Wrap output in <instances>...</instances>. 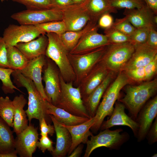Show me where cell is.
I'll return each mask as SVG.
<instances>
[{"label":"cell","instance_id":"cell-1","mask_svg":"<svg viewBox=\"0 0 157 157\" xmlns=\"http://www.w3.org/2000/svg\"><path fill=\"white\" fill-rule=\"evenodd\" d=\"M12 75L16 85L25 88L28 92V107L25 112L29 124L33 119L40 122L44 118L47 124H50L51 120L49 115L46 113L47 101L42 96L33 82L23 75L19 70H14Z\"/></svg>","mask_w":157,"mask_h":157},{"label":"cell","instance_id":"cell-2","mask_svg":"<svg viewBox=\"0 0 157 157\" xmlns=\"http://www.w3.org/2000/svg\"><path fill=\"white\" fill-rule=\"evenodd\" d=\"M131 82L124 71H119L116 78L104 92L102 100L98 107L94 116L95 122L90 129L94 133H96L100 129L105 117L111 115L114 105L119 98L121 90Z\"/></svg>","mask_w":157,"mask_h":157},{"label":"cell","instance_id":"cell-3","mask_svg":"<svg viewBox=\"0 0 157 157\" xmlns=\"http://www.w3.org/2000/svg\"><path fill=\"white\" fill-rule=\"evenodd\" d=\"M157 91V79L143 82L125 88V94L118 101L123 103L129 111L131 117L136 121L138 114L145 104L156 95Z\"/></svg>","mask_w":157,"mask_h":157},{"label":"cell","instance_id":"cell-4","mask_svg":"<svg viewBox=\"0 0 157 157\" xmlns=\"http://www.w3.org/2000/svg\"><path fill=\"white\" fill-rule=\"evenodd\" d=\"M46 35L48 44L45 56L56 65L60 75L66 82L74 83L75 75L69 59V51L58 35L52 33H47Z\"/></svg>","mask_w":157,"mask_h":157},{"label":"cell","instance_id":"cell-5","mask_svg":"<svg viewBox=\"0 0 157 157\" xmlns=\"http://www.w3.org/2000/svg\"><path fill=\"white\" fill-rule=\"evenodd\" d=\"M61 91L55 106L74 115L91 118L82 100L78 86L74 87L73 82H66L60 74Z\"/></svg>","mask_w":157,"mask_h":157},{"label":"cell","instance_id":"cell-6","mask_svg":"<svg viewBox=\"0 0 157 157\" xmlns=\"http://www.w3.org/2000/svg\"><path fill=\"white\" fill-rule=\"evenodd\" d=\"M121 128L113 130L106 129L101 131L96 135L91 136L87 141L84 157H89L92 152L97 148L105 147L113 150L119 149L122 145L129 139L128 133H122Z\"/></svg>","mask_w":157,"mask_h":157},{"label":"cell","instance_id":"cell-7","mask_svg":"<svg viewBox=\"0 0 157 157\" xmlns=\"http://www.w3.org/2000/svg\"><path fill=\"white\" fill-rule=\"evenodd\" d=\"M134 45L129 42L111 44L107 46L101 61L110 71H120L131 58Z\"/></svg>","mask_w":157,"mask_h":157},{"label":"cell","instance_id":"cell-8","mask_svg":"<svg viewBox=\"0 0 157 157\" xmlns=\"http://www.w3.org/2000/svg\"><path fill=\"white\" fill-rule=\"evenodd\" d=\"M107 45L82 54L69 53V59L75 75V85L78 86L83 78L101 60Z\"/></svg>","mask_w":157,"mask_h":157},{"label":"cell","instance_id":"cell-9","mask_svg":"<svg viewBox=\"0 0 157 157\" xmlns=\"http://www.w3.org/2000/svg\"><path fill=\"white\" fill-rule=\"evenodd\" d=\"M11 17L20 24L35 26L51 21L62 20V13L60 9L56 8L26 9L13 14Z\"/></svg>","mask_w":157,"mask_h":157},{"label":"cell","instance_id":"cell-10","mask_svg":"<svg viewBox=\"0 0 157 157\" xmlns=\"http://www.w3.org/2000/svg\"><path fill=\"white\" fill-rule=\"evenodd\" d=\"M42 79L45 83L44 91L48 101L56 106L61 91L60 73L55 63L46 57Z\"/></svg>","mask_w":157,"mask_h":157},{"label":"cell","instance_id":"cell-11","mask_svg":"<svg viewBox=\"0 0 157 157\" xmlns=\"http://www.w3.org/2000/svg\"><path fill=\"white\" fill-rule=\"evenodd\" d=\"M42 34H44L34 25L12 24L4 30L2 38L7 47L28 42Z\"/></svg>","mask_w":157,"mask_h":157},{"label":"cell","instance_id":"cell-12","mask_svg":"<svg viewBox=\"0 0 157 157\" xmlns=\"http://www.w3.org/2000/svg\"><path fill=\"white\" fill-rule=\"evenodd\" d=\"M62 21L66 31H75L83 28L91 21L89 14L84 2L78 4H72L61 8Z\"/></svg>","mask_w":157,"mask_h":157},{"label":"cell","instance_id":"cell-13","mask_svg":"<svg viewBox=\"0 0 157 157\" xmlns=\"http://www.w3.org/2000/svg\"><path fill=\"white\" fill-rule=\"evenodd\" d=\"M15 139V147L20 157H32L37 148L39 139L38 128L29 124Z\"/></svg>","mask_w":157,"mask_h":157},{"label":"cell","instance_id":"cell-14","mask_svg":"<svg viewBox=\"0 0 157 157\" xmlns=\"http://www.w3.org/2000/svg\"><path fill=\"white\" fill-rule=\"evenodd\" d=\"M99 28L97 24L84 35L69 53L72 54H83L111 44L105 35L98 32Z\"/></svg>","mask_w":157,"mask_h":157},{"label":"cell","instance_id":"cell-15","mask_svg":"<svg viewBox=\"0 0 157 157\" xmlns=\"http://www.w3.org/2000/svg\"><path fill=\"white\" fill-rule=\"evenodd\" d=\"M157 116V96L148 101L139 112L136 121L139 125L136 138L140 142L146 138L154 119Z\"/></svg>","mask_w":157,"mask_h":157},{"label":"cell","instance_id":"cell-16","mask_svg":"<svg viewBox=\"0 0 157 157\" xmlns=\"http://www.w3.org/2000/svg\"><path fill=\"white\" fill-rule=\"evenodd\" d=\"M110 71L100 60L83 78L78 86L83 101L102 82Z\"/></svg>","mask_w":157,"mask_h":157},{"label":"cell","instance_id":"cell-17","mask_svg":"<svg viewBox=\"0 0 157 157\" xmlns=\"http://www.w3.org/2000/svg\"><path fill=\"white\" fill-rule=\"evenodd\" d=\"M125 108L123 103L118 101H116L113 111L109 118L106 121H103L100 129L103 130L115 126H126L131 129L136 137L138 130V124L136 121L125 113Z\"/></svg>","mask_w":157,"mask_h":157},{"label":"cell","instance_id":"cell-18","mask_svg":"<svg viewBox=\"0 0 157 157\" xmlns=\"http://www.w3.org/2000/svg\"><path fill=\"white\" fill-rule=\"evenodd\" d=\"M133 45V53L120 71L145 66L149 63L157 55V48L151 47L146 43Z\"/></svg>","mask_w":157,"mask_h":157},{"label":"cell","instance_id":"cell-19","mask_svg":"<svg viewBox=\"0 0 157 157\" xmlns=\"http://www.w3.org/2000/svg\"><path fill=\"white\" fill-rule=\"evenodd\" d=\"M46 60L45 56L41 55L29 60L26 65L19 71L24 76L33 82L43 98L48 101L42 81V73Z\"/></svg>","mask_w":157,"mask_h":157},{"label":"cell","instance_id":"cell-20","mask_svg":"<svg viewBox=\"0 0 157 157\" xmlns=\"http://www.w3.org/2000/svg\"><path fill=\"white\" fill-rule=\"evenodd\" d=\"M124 14L136 28L153 27L156 28L157 27L154 21L156 15L146 5L140 8L125 9Z\"/></svg>","mask_w":157,"mask_h":157},{"label":"cell","instance_id":"cell-21","mask_svg":"<svg viewBox=\"0 0 157 157\" xmlns=\"http://www.w3.org/2000/svg\"><path fill=\"white\" fill-rule=\"evenodd\" d=\"M95 122L94 116L76 125L67 126L61 124L67 129L72 138V143L68 153V156L78 145L81 143L86 144L89 140L88 137L93 135L90 130Z\"/></svg>","mask_w":157,"mask_h":157},{"label":"cell","instance_id":"cell-22","mask_svg":"<svg viewBox=\"0 0 157 157\" xmlns=\"http://www.w3.org/2000/svg\"><path fill=\"white\" fill-rule=\"evenodd\" d=\"M49 116L53 123L56 137L55 148L51 153L53 157H63L68 154L72 143V138L68 130L58 122L51 115Z\"/></svg>","mask_w":157,"mask_h":157},{"label":"cell","instance_id":"cell-23","mask_svg":"<svg viewBox=\"0 0 157 157\" xmlns=\"http://www.w3.org/2000/svg\"><path fill=\"white\" fill-rule=\"evenodd\" d=\"M115 72L110 71L102 82L83 101L91 118L94 116L101 97L114 78Z\"/></svg>","mask_w":157,"mask_h":157},{"label":"cell","instance_id":"cell-24","mask_svg":"<svg viewBox=\"0 0 157 157\" xmlns=\"http://www.w3.org/2000/svg\"><path fill=\"white\" fill-rule=\"evenodd\" d=\"M48 44L46 35L42 34L33 40L19 43L15 46L30 60L42 55H45Z\"/></svg>","mask_w":157,"mask_h":157},{"label":"cell","instance_id":"cell-25","mask_svg":"<svg viewBox=\"0 0 157 157\" xmlns=\"http://www.w3.org/2000/svg\"><path fill=\"white\" fill-rule=\"evenodd\" d=\"M12 101L15 110L13 128L14 132L17 135L28 126L27 115L24 109L27 101L22 94L15 96Z\"/></svg>","mask_w":157,"mask_h":157},{"label":"cell","instance_id":"cell-26","mask_svg":"<svg viewBox=\"0 0 157 157\" xmlns=\"http://www.w3.org/2000/svg\"><path fill=\"white\" fill-rule=\"evenodd\" d=\"M46 113L52 115L56 120L61 124L67 126H74L82 123L90 118L77 116L65 110L56 107L47 101Z\"/></svg>","mask_w":157,"mask_h":157},{"label":"cell","instance_id":"cell-27","mask_svg":"<svg viewBox=\"0 0 157 157\" xmlns=\"http://www.w3.org/2000/svg\"><path fill=\"white\" fill-rule=\"evenodd\" d=\"M131 81L142 82L151 80L157 72V55L147 65L123 71Z\"/></svg>","mask_w":157,"mask_h":157},{"label":"cell","instance_id":"cell-28","mask_svg":"<svg viewBox=\"0 0 157 157\" xmlns=\"http://www.w3.org/2000/svg\"><path fill=\"white\" fill-rule=\"evenodd\" d=\"M91 21L97 22L99 18L106 13H116V9L112 7L110 0H85L84 2Z\"/></svg>","mask_w":157,"mask_h":157},{"label":"cell","instance_id":"cell-29","mask_svg":"<svg viewBox=\"0 0 157 157\" xmlns=\"http://www.w3.org/2000/svg\"><path fill=\"white\" fill-rule=\"evenodd\" d=\"M97 25V22L90 21L81 30L75 31H66L58 35L69 52L84 35Z\"/></svg>","mask_w":157,"mask_h":157},{"label":"cell","instance_id":"cell-30","mask_svg":"<svg viewBox=\"0 0 157 157\" xmlns=\"http://www.w3.org/2000/svg\"><path fill=\"white\" fill-rule=\"evenodd\" d=\"M10 126L0 117V154L15 151V138Z\"/></svg>","mask_w":157,"mask_h":157},{"label":"cell","instance_id":"cell-31","mask_svg":"<svg viewBox=\"0 0 157 157\" xmlns=\"http://www.w3.org/2000/svg\"><path fill=\"white\" fill-rule=\"evenodd\" d=\"M9 68L20 70L27 65L29 60L15 46L7 47Z\"/></svg>","mask_w":157,"mask_h":157},{"label":"cell","instance_id":"cell-32","mask_svg":"<svg viewBox=\"0 0 157 157\" xmlns=\"http://www.w3.org/2000/svg\"><path fill=\"white\" fill-rule=\"evenodd\" d=\"M14 110L13 101L9 97H0V117L13 128Z\"/></svg>","mask_w":157,"mask_h":157},{"label":"cell","instance_id":"cell-33","mask_svg":"<svg viewBox=\"0 0 157 157\" xmlns=\"http://www.w3.org/2000/svg\"><path fill=\"white\" fill-rule=\"evenodd\" d=\"M14 70L9 68L0 67V80L2 83L1 89L5 94L13 93L15 89L21 92L14 85L11 79L10 75Z\"/></svg>","mask_w":157,"mask_h":157},{"label":"cell","instance_id":"cell-34","mask_svg":"<svg viewBox=\"0 0 157 157\" xmlns=\"http://www.w3.org/2000/svg\"><path fill=\"white\" fill-rule=\"evenodd\" d=\"M35 26L44 34L52 33L59 35L66 31L65 24L62 20L51 21Z\"/></svg>","mask_w":157,"mask_h":157},{"label":"cell","instance_id":"cell-35","mask_svg":"<svg viewBox=\"0 0 157 157\" xmlns=\"http://www.w3.org/2000/svg\"><path fill=\"white\" fill-rule=\"evenodd\" d=\"M25 6L27 9L38 10L53 8L52 0H12Z\"/></svg>","mask_w":157,"mask_h":157},{"label":"cell","instance_id":"cell-36","mask_svg":"<svg viewBox=\"0 0 157 157\" xmlns=\"http://www.w3.org/2000/svg\"><path fill=\"white\" fill-rule=\"evenodd\" d=\"M104 33L110 44H119L130 42V36L112 26L105 29Z\"/></svg>","mask_w":157,"mask_h":157},{"label":"cell","instance_id":"cell-37","mask_svg":"<svg viewBox=\"0 0 157 157\" xmlns=\"http://www.w3.org/2000/svg\"><path fill=\"white\" fill-rule=\"evenodd\" d=\"M112 7L117 8L132 9L146 5L144 0H110Z\"/></svg>","mask_w":157,"mask_h":157},{"label":"cell","instance_id":"cell-38","mask_svg":"<svg viewBox=\"0 0 157 157\" xmlns=\"http://www.w3.org/2000/svg\"><path fill=\"white\" fill-rule=\"evenodd\" d=\"M112 26L129 36L136 29L125 16L122 18L116 19Z\"/></svg>","mask_w":157,"mask_h":157},{"label":"cell","instance_id":"cell-39","mask_svg":"<svg viewBox=\"0 0 157 157\" xmlns=\"http://www.w3.org/2000/svg\"><path fill=\"white\" fill-rule=\"evenodd\" d=\"M150 28H136L130 36L129 42L133 45L146 43L148 39Z\"/></svg>","mask_w":157,"mask_h":157},{"label":"cell","instance_id":"cell-40","mask_svg":"<svg viewBox=\"0 0 157 157\" xmlns=\"http://www.w3.org/2000/svg\"><path fill=\"white\" fill-rule=\"evenodd\" d=\"M39 140V141L37 142V147L42 153H44L46 150L51 153L53 152L54 150L53 147V142L48 136H41Z\"/></svg>","mask_w":157,"mask_h":157},{"label":"cell","instance_id":"cell-41","mask_svg":"<svg viewBox=\"0 0 157 157\" xmlns=\"http://www.w3.org/2000/svg\"><path fill=\"white\" fill-rule=\"evenodd\" d=\"M0 67L9 68L7 58L6 44L2 38L0 37Z\"/></svg>","mask_w":157,"mask_h":157},{"label":"cell","instance_id":"cell-42","mask_svg":"<svg viewBox=\"0 0 157 157\" xmlns=\"http://www.w3.org/2000/svg\"><path fill=\"white\" fill-rule=\"evenodd\" d=\"M99 27L106 29L111 27L114 22L113 17L110 13H105L102 15L97 22Z\"/></svg>","mask_w":157,"mask_h":157},{"label":"cell","instance_id":"cell-43","mask_svg":"<svg viewBox=\"0 0 157 157\" xmlns=\"http://www.w3.org/2000/svg\"><path fill=\"white\" fill-rule=\"evenodd\" d=\"M39 124L41 136H47L48 135L52 136L55 133L53 125L47 124L44 118L39 122Z\"/></svg>","mask_w":157,"mask_h":157},{"label":"cell","instance_id":"cell-44","mask_svg":"<svg viewBox=\"0 0 157 157\" xmlns=\"http://www.w3.org/2000/svg\"><path fill=\"white\" fill-rule=\"evenodd\" d=\"M146 138L149 144H152L157 141V116L155 118L154 122L151 124Z\"/></svg>","mask_w":157,"mask_h":157},{"label":"cell","instance_id":"cell-45","mask_svg":"<svg viewBox=\"0 0 157 157\" xmlns=\"http://www.w3.org/2000/svg\"><path fill=\"white\" fill-rule=\"evenodd\" d=\"M146 44L151 47L157 48V32L156 28L153 27L150 28Z\"/></svg>","mask_w":157,"mask_h":157},{"label":"cell","instance_id":"cell-46","mask_svg":"<svg viewBox=\"0 0 157 157\" xmlns=\"http://www.w3.org/2000/svg\"><path fill=\"white\" fill-rule=\"evenodd\" d=\"M53 8L60 9L73 4L72 0H52Z\"/></svg>","mask_w":157,"mask_h":157},{"label":"cell","instance_id":"cell-47","mask_svg":"<svg viewBox=\"0 0 157 157\" xmlns=\"http://www.w3.org/2000/svg\"><path fill=\"white\" fill-rule=\"evenodd\" d=\"M146 5L156 15L157 14V0H144Z\"/></svg>","mask_w":157,"mask_h":157},{"label":"cell","instance_id":"cell-48","mask_svg":"<svg viewBox=\"0 0 157 157\" xmlns=\"http://www.w3.org/2000/svg\"><path fill=\"white\" fill-rule=\"evenodd\" d=\"M83 147L82 143L78 145L69 155V157H78L81 155Z\"/></svg>","mask_w":157,"mask_h":157},{"label":"cell","instance_id":"cell-49","mask_svg":"<svg viewBox=\"0 0 157 157\" xmlns=\"http://www.w3.org/2000/svg\"><path fill=\"white\" fill-rule=\"evenodd\" d=\"M17 153L15 151L9 153H1L0 157H17Z\"/></svg>","mask_w":157,"mask_h":157},{"label":"cell","instance_id":"cell-50","mask_svg":"<svg viewBox=\"0 0 157 157\" xmlns=\"http://www.w3.org/2000/svg\"><path fill=\"white\" fill-rule=\"evenodd\" d=\"M85 0H72L73 4H78L83 3Z\"/></svg>","mask_w":157,"mask_h":157},{"label":"cell","instance_id":"cell-51","mask_svg":"<svg viewBox=\"0 0 157 157\" xmlns=\"http://www.w3.org/2000/svg\"><path fill=\"white\" fill-rule=\"evenodd\" d=\"M157 154L156 153L154 154L151 157H157Z\"/></svg>","mask_w":157,"mask_h":157},{"label":"cell","instance_id":"cell-52","mask_svg":"<svg viewBox=\"0 0 157 157\" xmlns=\"http://www.w3.org/2000/svg\"><path fill=\"white\" fill-rule=\"evenodd\" d=\"M1 2H3L7 0H0Z\"/></svg>","mask_w":157,"mask_h":157}]
</instances>
